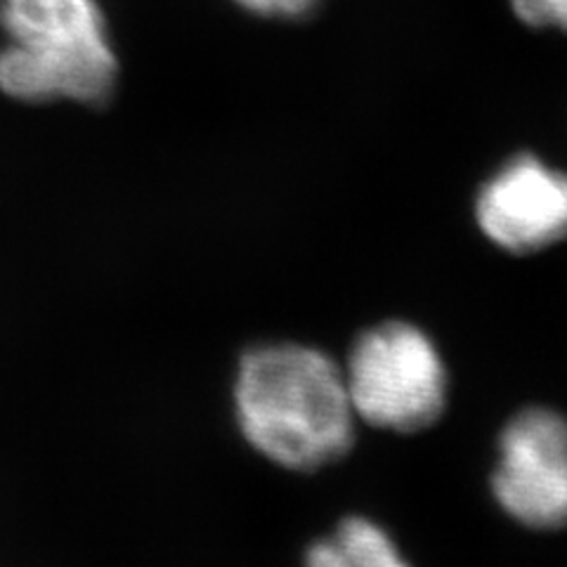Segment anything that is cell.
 I'll return each instance as SVG.
<instances>
[{
	"label": "cell",
	"instance_id": "obj_7",
	"mask_svg": "<svg viewBox=\"0 0 567 567\" xmlns=\"http://www.w3.org/2000/svg\"><path fill=\"white\" fill-rule=\"evenodd\" d=\"M241 10L251 12L260 20L275 22H306L319 12L324 0H233Z\"/></svg>",
	"mask_w": 567,
	"mask_h": 567
},
{
	"label": "cell",
	"instance_id": "obj_2",
	"mask_svg": "<svg viewBox=\"0 0 567 567\" xmlns=\"http://www.w3.org/2000/svg\"><path fill=\"white\" fill-rule=\"evenodd\" d=\"M0 91L22 102L74 100L106 106L118 62L97 0H0Z\"/></svg>",
	"mask_w": 567,
	"mask_h": 567
},
{
	"label": "cell",
	"instance_id": "obj_6",
	"mask_svg": "<svg viewBox=\"0 0 567 567\" xmlns=\"http://www.w3.org/2000/svg\"><path fill=\"white\" fill-rule=\"evenodd\" d=\"M306 567H412L388 532L367 518H346L333 535L310 546Z\"/></svg>",
	"mask_w": 567,
	"mask_h": 567
},
{
	"label": "cell",
	"instance_id": "obj_1",
	"mask_svg": "<svg viewBox=\"0 0 567 567\" xmlns=\"http://www.w3.org/2000/svg\"><path fill=\"white\" fill-rule=\"evenodd\" d=\"M244 437L281 468L317 471L354 442V412L343 371L329 354L296 343L248 350L235 383Z\"/></svg>",
	"mask_w": 567,
	"mask_h": 567
},
{
	"label": "cell",
	"instance_id": "obj_8",
	"mask_svg": "<svg viewBox=\"0 0 567 567\" xmlns=\"http://www.w3.org/2000/svg\"><path fill=\"white\" fill-rule=\"evenodd\" d=\"M518 20L532 29L567 33V0H511Z\"/></svg>",
	"mask_w": 567,
	"mask_h": 567
},
{
	"label": "cell",
	"instance_id": "obj_5",
	"mask_svg": "<svg viewBox=\"0 0 567 567\" xmlns=\"http://www.w3.org/2000/svg\"><path fill=\"white\" fill-rule=\"evenodd\" d=\"M489 241L511 254H535L567 239V173L535 154H518L496 171L475 199Z\"/></svg>",
	"mask_w": 567,
	"mask_h": 567
},
{
	"label": "cell",
	"instance_id": "obj_3",
	"mask_svg": "<svg viewBox=\"0 0 567 567\" xmlns=\"http://www.w3.org/2000/svg\"><path fill=\"white\" fill-rule=\"evenodd\" d=\"M343 379L354 416L374 429L419 433L447 404V369L435 343L400 319L360 336Z\"/></svg>",
	"mask_w": 567,
	"mask_h": 567
},
{
	"label": "cell",
	"instance_id": "obj_4",
	"mask_svg": "<svg viewBox=\"0 0 567 567\" xmlns=\"http://www.w3.org/2000/svg\"><path fill=\"white\" fill-rule=\"evenodd\" d=\"M494 499L532 529L567 527V419L529 406L508 421L492 475Z\"/></svg>",
	"mask_w": 567,
	"mask_h": 567
}]
</instances>
